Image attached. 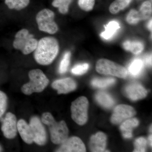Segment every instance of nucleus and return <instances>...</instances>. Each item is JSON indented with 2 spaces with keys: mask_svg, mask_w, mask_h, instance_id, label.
Here are the masks:
<instances>
[{
  "mask_svg": "<svg viewBox=\"0 0 152 152\" xmlns=\"http://www.w3.org/2000/svg\"><path fill=\"white\" fill-rule=\"evenodd\" d=\"M59 50V46L56 38L45 37L38 41L37 45L34 51V58L41 65H49L58 56Z\"/></svg>",
  "mask_w": 152,
  "mask_h": 152,
  "instance_id": "f257e3e1",
  "label": "nucleus"
},
{
  "mask_svg": "<svg viewBox=\"0 0 152 152\" xmlns=\"http://www.w3.org/2000/svg\"><path fill=\"white\" fill-rule=\"evenodd\" d=\"M41 121L48 126L51 140L54 144H61L67 139L69 129L64 121L57 122L52 114L48 112L42 114Z\"/></svg>",
  "mask_w": 152,
  "mask_h": 152,
  "instance_id": "f03ea898",
  "label": "nucleus"
},
{
  "mask_svg": "<svg viewBox=\"0 0 152 152\" xmlns=\"http://www.w3.org/2000/svg\"><path fill=\"white\" fill-rule=\"evenodd\" d=\"M28 76L30 81L21 88L22 92L25 94L30 95L34 93L42 92L48 85L49 79L40 69L31 70L29 72Z\"/></svg>",
  "mask_w": 152,
  "mask_h": 152,
  "instance_id": "7ed1b4c3",
  "label": "nucleus"
},
{
  "mask_svg": "<svg viewBox=\"0 0 152 152\" xmlns=\"http://www.w3.org/2000/svg\"><path fill=\"white\" fill-rule=\"evenodd\" d=\"M38 42L28 30L23 28L16 34L13 46L16 50L21 51L24 55H28L35 50Z\"/></svg>",
  "mask_w": 152,
  "mask_h": 152,
  "instance_id": "20e7f679",
  "label": "nucleus"
},
{
  "mask_svg": "<svg viewBox=\"0 0 152 152\" xmlns=\"http://www.w3.org/2000/svg\"><path fill=\"white\" fill-rule=\"evenodd\" d=\"M54 19V13L48 9H43L39 12L36 17L39 30L50 34H56L58 30Z\"/></svg>",
  "mask_w": 152,
  "mask_h": 152,
  "instance_id": "39448f33",
  "label": "nucleus"
},
{
  "mask_svg": "<svg viewBox=\"0 0 152 152\" xmlns=\"http://www.w3.org/2000/svg\"><path fill=\"white\" fill-rule=\"evenodd\" d=\"M96 70L103 75H111L125 78L128 75L126 69L116 63L105 59H101L96 65Z\"/></svg>",
  "mask_w": 152,
  "mask_h": 152,
  "instance_id": "423d86ee",
  "label": "nucleus"
},
{
  "mask_svg": "<svg viewBox=\"0 0 152 152\" xmlns=\"http://www.w3.org/2000/svg\"><path fill=\"white\" fill-rule=\"evenodd\" d=\"M89 102L86 97L81 96L72 104V118L75 122L80 126L84 125L88 120V109Z\"/></svg>",
  "mask_w": 152,
  "mask_h": 152,
  "instance_id": "0eeeda50",
  "label": "nucleus"
},
{
  "mask_svg": "<svg viewBox=\"0 0 152 152\" xmlns=\"http://www.w3.org/2000/svg\"><path fill=\"white\" fill-rule=\"evenodd\" d=\"M32 133L34 142L39 145H44L47 143L48 137L46 131L39 118L32 117L29 124Z\"/></svg>",
  "mask_w": 152,
  "mask_h": 152,
  "instance_id": "6e6552de",
  "label": "nucleus"
},
{
  "mask_svg": "<svg viewBox=\"0 0 152 152\" xmlns=\"http://www.w3.org/2000/svg\"><path fill=\"white\" fill-rule=\"evenodd\" d=\"M1 130L6 138L12 139L15 137L18 132L17 118L12 113H8L2 121Z\"/></svg>",
  "mask_w": 152,
  "mask_h": 152,
  "instance_id": "1a4fd4ad",
  "label": "nucleus"
},
{
  "mask_svg": "<svg viewBox=\"0 0 152 152\" xmlns=\"http://www.w3.org/2000/svg\"><path fill=\"white\" fill-rule=\"evenodd\" d=\"M136 114V111L131 106L125 104L119 105L114 109L111 118V121L115 124H118L124 120L134 116Z\"/></svg>",
  "mask_w": 152,
  "mask_h": 152,
  "instance_id": "9d476101",
  "label": "nucleus"
},
{
  "mask_svg": "<svg viewBox=\"0 0 152 152\" xmlns=\"http://www.w3.org/2000/svg\"><path fill=\"white\" fill-rule=\"evenodd\" d=\"M61 147L56 151L58 152H85L86 147L80 139L77 137L68 138L61 144Z\"/></svg>",
  "mask_w": 152,
  "mask_h": 152,
  "instance_id": "9b49d317",
  "label": "nucleus"
},
{
  "mask_svg": "<svg viewBox=\"0 0 152 152\" xmlns=\"http://www.w3.org/2000/svg\"><path fill=\"white\" fill-rule=\"evenodd\" d=\"M53 88L56 90L58 94H66L72 91L77 88L75 81L71 78L60 79L53 82Z\"/></svg>",
  "mask_w": 152,
  "mask_h": 152,
  "instance_id": "f8f14e48",
  "label": "nucleus"
},
{
  "mask_svg": "<svg viewBox=\"0 0 152 152\" xmlns=\"http://www.w3.org/2000/svg\"><path fill=\"white\" fill-rule=\"evenodd\" d=\"M125 93L127 96L133 101L137 100L145 97L147 91L141 85L133 83L128 85L125 88Z\"/></svg>",
  "mask_w": 152,
  "mask_h": 152,
  "instance_id": "ddd939ff",
  "label": "nucleus"
},
{
  "mask_svg": "<svg viewBox=\"0 0 152 152\" xmlns=\"http://www.w3.org/2000/svg\"><path fill=\"white\" fill-rule=\"evenodd\" d=\"M107 136L102 132L91 136L90 140V148L92 152H103L105 149Z\"/></svg>",
  "mask_w": 152,
  "mask_h": 152,
  "instance_id": "4468645a",
  "label": "nucleus"
},
{
  "mask_svg": "<svg viewBox=\"0 0 152 152\" xmlns=\"http://www.w3.org/2000/svg\"><path fill=\"white\" fill-rule=\"evenodd\" d=\"M17 127L18 131L24 142L28 144H31L34 142L32 133L30 125L24 120H19Z\"/></svg>",
  "mask_w": 152,
  "mask_h": 152,
  "instance_id": "2eb2a0df",
  "label": "nucleus"
},
{
  "mask_svg": "<svg viewBox=\"0 0 152 152\" xmlns=\"http://www.w3.org/2000/svg\"><path fill=\"white\" fill-rule=\"evenodd\" d=\"M139 124V121L137 118L130 119L125 121L120 126L123 137L125 138L132 137L133 129L138 126Z\"/></svg>",
  "mask_w": 152,
  "mask_h": 152,
  "instance_id": "dca6fc26",
  "label": "nucleus"
},
{
  "mask_svg": "<svg viewBox=\"0 0 152 152\" xmlns=\"http://www.w3.org/2000/svg\"><path fill=\"white\" fill-rule=\"evenodd\" d=\"M120 28L119 23L116 21H112L105 26V31L101 33V37L105 40L109 39L113 37Z\"/></svg>",
  "mask_w": 152,
  "mask_h": 152,
  "instance_id": "f3484780",
  "label": "nucleus"
},
{
  "mask_svg": "<svg viewBox=\"0 0 152 152\" xmlns=\"http://www.w3.org/2000/svg\"><path fill=\"white\" fill-rule=\"evenodd\" d=\"M96 99L100 104L107 108L112 107L115 104L113 99L104 92L100 91L97 93Z\"/></svg>",
  "mask_w": 152,
  "mask_h": 152,
  "instance_id": "a211bd4d",
  "label": "nucleus"
},
{
  "mask_svg": "<svg viewBox=\"0 0 152 152\" xmlns=\"http://www.w3.org/2000/svg\"><path fill=\"white\" fill-rule=\"evenodd\" d=\"M123 47L125 50L136 55L142 53L144 48L142 43L139 41H126L123 44Z\"/></svg>",
  "mask_w": 152,
  "mask_h": 152,
  "instance_id": "6ab92c4d",
  "label": "nucleus"
},
{
  "mask_svg": "<svg viewBox=\"0 0 152 152\" xmlns=\"http://www.w3.org/2000/svg\"><path fill=\"white\" fill-rule=\"evenodd\" d=\"M5 3L10 10H20L28 5L30 0H5Z\"/></svg>",
  "mask_w": 152,
  "mask_h": 152,
  "instance_id": "aec40b11",
  "label": "nucleus"
},
{
  "mask_svg": "<svg viewBox=\"0 0 152 152\" xmlns=\"http://www.w3.org/2000/svg\"><path fill=\"white\" fill-rule=\"evenodd\" d=\"M132 0H115L112 3L109 8L110 12L113 14L118 13L124 10L130 4Z\"/></svg>",
  "mask_w": 152,
  "mask_h": 152,
  "instance_id": "412c9836",
  "label": "nucleus"
},
{
  "mask_svg": "<svg viewBox=\"0 0 152 152\" xmlns=\"http://www.w3.org/2000/svg\"><path fill=\"white\" fill-rule=\"evenodd\" d=\"M144 67V62L140 59H135L131 63L129 67L130 74L134 77H137L141 73Z\"/></svg>",
  "mask_w": 152,
  "mask_h": 152,
  "instance_id": "4be33fe9",
  "label": "nucleus"
},
{
  "mask_svg": "<svg viewBox=\"0 0 152 152\" xmlns=\"http://www.w3.org/2000/svg\"><path fill=\"white\" fill-rule=\"evenodd\" d=\"M152 3L149 1L144 2L138 12L140 20L148 18L152 13Z\"/></svg>",
  "mask_w": 152,
  "mask_h": 152,
  "instance_id": "5701e85b",
  "label": "nucleus"
},
{
  "mask_svg": "<svg viewBox=\"0 0 152 152\" xmlns=\"http://www.w3.org/2000/svg\"><path fill=\"white\" fill-rule=\"evenodd\" d=\"M115 83V80L113 78H95L92 81L93 86L99 88H104L111 86Z\"/></svg>",
  "mask_w": 152,
  "mask_h": 152,
  "instance_id": "b1692460",
  "label": "nucleus"
},
{
  "mask_svg": "<svg viewBox=\"0 0 152 152\" xmlns=\"http://www.w3.org/2000/svg\"><path fill=\"white\" fill-rule=\"evenodd\" d=\"M72 0H53L52 5L58 9L61 14H66L69 11V7Z\"/></svg>",
  "mask_w": 152,
  "mask_h": 152,
  "instance_id": "393cba45",
  "label": "nucleus"
},
{
  "mask_svg": "<svg viewBox=\"0 0 152 152\" xmlns=\"http://www.w3.org/2000/svg\"><path fill=\"white\" fill-rule=\"evenodd\" d=\"M71 55L70 52H66L64 55L59 66L58 72L60 74H64L67 71L69 65Z\"/></svg>",
  "mask_w": 152,
  "mask_h": 152,
  "instance_id": "a878e982",
  "label": "nucleus"
},
{
  "mask_svg": "<svg viewBox=\"0 0 152 152\" xmlns=\"http://www.w3.org/2000/svg\"><path fill=\"white\" fill-rule=\"evenodd\" d=\"M89 68V65L87 63L76 65L72 69V73L76 75H81L86 73Z\"/></svg>",
  "mask_w": 152,
  "mask_h": 152,
  "instance_id": "bb28decb",
  "label": "nucleus"
},
{
  "mask_svg": "<svg viewBox=\"0 0 152 152\" xmlns=\"http://www.w3.org/2000/svg\"><path fill=\"white\" fill-rule=\"evenodd\" d=\"M8 98L5 93L0 91V118L5 113L7 107Z\"/></svg>",
  "mask_w": 152,
  "mask_h": 152,
  "instance_id": "cd10ccee",
  "label": "nucleus"
},
{
  "mask_svg": "<svg viewBox=\"0 0 152 152\" xmlns=\"http://www.w3.org/2000/svg\"><path fill=\"white\" fill-rule=\"evenodd\" d=\"M126 20L129 24L131 25L136 24L140 21L139 12L135 10H132L127 16Z\"/></svg>",
  "mask_w": 152,
  "mask_h": 152,
  "instance_id": "c85d7f7f",
  "label": "nucleus"
},
{
  "mask_svg": "<svg viewBox=\"0 0 152 152\" xmlns=\"http://www.w3.org/2000/svg\"><path fill=\"white\" fill-rule=\"evenodd\" d=\"M147 143L146 140L143 137H140L137 139L134 143L135 149L134 152L145 151Z\"/></svg>",
  "mask_w": 152,
  "mask_h": 152,
  "instance_id": "c756f323",
  "label": "nucleus"
},
{
  "mask_svg": "<svg viewBox=\"0 0 152 152\" xmlns=\"http://www.w3.org/2000/svg\"><path fill=\"white\" fill-rule=\"evenodd\" d=\"M95 0H79L78 5L82 10L85 11L91 10L94 8Z\"/></svg>",
  "mask_w": 152,
  "mask_h": 152,
  "instance_id": "7c9ffc66",
  "label": "nucleus"
},
{
  "mask_svg": "<svg viewBox=\"0 0 152 152\" xmlns=\"http://www.w3.org/2000/svg\"><path fill=\"white\" fill-rule=\"evenodd\" d=\"M145 61L147 65L151 66L152 65V55H150L147 56L145 58Z\"/></svg>",
  "mask_w": 152,
  "mask_h": 152,
  "instance_id": "2f4dec72",
  "label": "nucleus"
},
{
  "mask_svg": "<svg viewBox=\"0 0 152 152\" xmlns=\"http://www.w3.org/2000/svg\"><path fill=\"white\" fill-rule=\"evenodd\" d=\"M148 28L150 31H152V20H150L149 22L148 23Z\"/></svg>",
  "mask_w": 152,
  "mask_h": 152,
  "instance_id": "473e14b6",
  "label": "nucleus"
},
{
  "mask_svg": "<svg viewBox=\"0 0 152 152\" xmlns=\"http://www.w3.org/2000/svg\"><path fill=\"white\" fill-rule=\"evenodd\" d=\"M152 135H151L149 137V141L150 145L152 146Z\"/></svg>",
  "mask_w": 152,
  "mask_h": 152,
  "instance_id": "72a5a7b5",
  "label": "nucleus"
},
{
  "mask_svg": "<svg viewBox=\"0 0 152 152\" xmlns=\"http://www.w3.org/2000/svg\"><path fill=\"white\" fill-rule=\"evenodd\" d=\"M3 149L2 148L1 146V145H0V152H1L2 151Z\"/></svg>",
  "mask_w": 152,
  "mask_h": 152,
  "instance_id": "f704fd0d",
  "label": "nucleus"
}]
</instances>
